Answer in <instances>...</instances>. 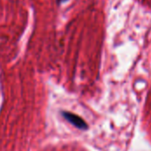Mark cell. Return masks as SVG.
Instances as JSON below:
<instances>
[{
	"instance_id": "obj_2",
	"label": "cell",
	"mask_w": 151,
	"mask_h": 151,
	"mask_svg": "<svg viewBox=\"0 0 151 151\" xmlns=\"http://www.w3.org/2000/svg\"><path fill=\"white\" fill-rule=\"evenodd\" d=\"M66 1H68V0H57V4H58V5H60L61 4L65 3Z\"/></svg>"
},
{
	"instance_id": "obj_1",
	"label": "cell",
	"mask_w": 151,
	"mask_h": 151,
	"mask_svg": "<svg viewBox=\"0 0 151 151\" xmlns=\"http://www.w3.org/2000/svg\"><path fill=\"white\" fill-rule=\"evenodd\" d=\"M62 115H63V117H64L68 122H70L72 125H73L74 127H76L77 128L81 129V130H86V129L88 128L87 123H86L81 117H79V116L73 114V113L67 112V111L62 112Z\"/></svg>"
}]
</instances>
